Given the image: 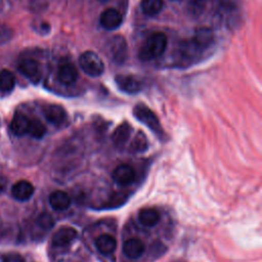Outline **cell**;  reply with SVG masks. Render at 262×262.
Returning a JSON list of instances; mask_svg holds the SVG:
<instances>
[{
  "mask_svg": "<svg viewBox=\"0 0 262 262\" xmlns=\"http://www.w3.org/2000/svg\"><path fill=\"white\" fill-rule=\"evenodd\" d=\"M37 224L39 227H41L44 230H49L54 225L53 218L48 213H42L37 218Z\"/></svg>",
  "mask_w": 262,
  "mask_h": 262,
  "instance_id": "cb8c5ba5",
  "label": "cell"
},
{
  "mask_svg": "<svg viewBox=\"0 0 262 262\" xmlns=\"http://www.w3.org/2000/svg\"><path fill=\"white\" fill-rule=\"evenodd\" d=\"M145 251L144 244L136 237L129 238L123 244V253L131 259L139 258Z\"/></svg>",
  "mask_w": 262,
  "mask_h": 262,
  "instance_id": "4fadbf2b",
  "label": "cell"
},
{
  "mask_svg": "<svg viewBox=\"0 0 262 262\" xmlns=\"http://www.w3.org/2000/svg\"><path fill=\"white\" fill-rule=\"evenodd\" d=\"M112 178L119 185L130 184L135 179V170L128 164H121L112 172Z\"/></svg>",
  "mask_w": 262,
  "mask_h": 262,
  "instance_id": "9c48e42d",
  "label": "cell"
},
{
  "mask_svg": "<svg viewBox=\"0 0 262 262\" xmlns=\"http://www.w3.org/2000/svg\"><path fill=\"white\" fill-rule=\"evenodd\" d=\"M29 124H30V119L26 115L21 113H17L13 116L11 120L10 129L14 135L23 136L24 134L28 133Z\"/></svg>",
  "mask_w": 262,
  "mask_h": 262,
  "instance_id": "2e32d148",
  "label": "cell"
},
{
  "mask_svg": "<svg viewBox=\"0 0 262 262\" xmlns=\"http://www.w3.org/2000/svg\"><path fill=\"white\" fill-rule=\"evenodd\" d=\"M189 41L199 52L206 50L213 44V41H214L213 31L206 27L198 28L194 32L193 37Z\"/></svg>",
  "mask_w": 262,
  "mask_h": 262,
  "instance_id": "52a82bcc",
  "label": "cell"
},
{
  "mask_svg": "<svg viewBox=\"0 0 262 262\" xmlns=\"http://www.w3.org/2000/svg\"><path fill=\"white\" fill-rule=\"evenodd\" d=\"M78 235L75 228L70 226L60 227L52 236V244L55 247H64L74 241Z\"/></svg>",
  "mask_w": 262,
  "mask_h": 262,
  "instance_id": "7c38bea8",
  "label": "cell"
},
{
  "mask_svg": "<svg viewBox=\"0 0 262 262\" xmlns=\"http://www.w3.org/2000/svg\"><path fill=\"white\" fill-rule=\"evenodd\" d=\"M10 31H8V29H6L5 27L4 28H1L0 29V43H3V42H6L9 37H10Z\"/></svg>",
  "mask_w": 262,
  "mask_h": 262,
  "instance_id": "484cf974",
  "label": "cell"
},
{
  "mask_svg": "<svg viewBox=\"0 0 262 262\" xmlns=\"http://www.w3.org/2000/svg\"><path fill=\"white\" fill-rule=\"evenodd\" d=\"M3 262H25V259L18 253H8L4 256Z\"/></svg>",
  "mask_w": 262,
  "mask_h": 262,
  "instance_id": "d4e9b609",
  "label": "cell"
},
{
  "mask_svg": "<svg viewBox=\"0 0 262 262\" xmlns=\"http://www.w3.org/2000/svg\"><path fill=\"white\" fill-rule=\"evenodd\" d=\"M122 21L123 16L121 12L115 8H107L103 10L99 16L100 26L107 31L117 30L122 25Z\"/></svg>",
  "mask_w": 262,
  "mask_h": 262,
  "instance_id": "ba28073f",
  "label": "cell"
},
{
  "mask_svg": "<svg viewBox=\"0 0 262 262\" xmlns=\"http://www.w3.org/2000/svg\"><path fill=\"white\" fill-rule=\"evenodd\" d=\"M95 247L103 255H110L112 254L117 246V242L115 237L111 234H101L99 235L95 242Z\"/></svg>",
  "mask_w": 262,
  "mask_h": 262,
  "instance_id": "e0dca14e",
  "label": "cell"
},
{
  "mask_svg": "<svg viewBox=\"0 0 262 262\" xmlns=\"http://www.w3.org/2000/svg\"><path fill=\"white\" fill-rule=\"evenodd\" d=\"M46 133V128L45 126L37 119H30V124H29V129H28V134H30L32 137L36 139L42 138Z\"/></svg>",
  "mask_w": 262,
  "mask_h": 262,
  "instance_id": "7402d4cb",
  "label": "cell"
},
{
  "mask_svg": "<svg viewBox=\"0 0 262 262\" xmlns=\"http://www.w3.org/2000/svg\"><path fill=\"white\" fill-rule=\"evenodd\" d=\"M49 204L55 211H63L71 205L70 195L62 190H55L49 195Z\"/></svg>",
  "mask_w": 262,
  "mask_h": 262,
  "instance_id": "9a60e30c",
  "label": "cell"
},
{
  "mask_svg": "<svg viewBox=\"0 0 262 262\" xmlns=\"http://www.w3.org/2000/svg\"><path fill=\"white\" fill-rule=\"evenodd\" d=\"M107 51L112 60L118 64L125 62L128 56V47L126 40L122 36H114L107 44Z\"/></svg>",
  "mask_w": 262,
  "mask_h": 262,
  "instance_id": "277c9868",
  "label": "cell"
},
{
  "mask_svg": "<svg viewBox=\"0 0 262 262\" xmlns=\"http://www.w3.org/2000/svg\"><path fill=\"white\" fill-rule=\"evenodd\" d=\"M116 85L118 88L128 94H135L142 90V81L133 75H118L115 78Z\"/></svg>",
  "mask_w": 262,
  "mask_h": 262,
  "instance_id": "8992f818",
  "label": "cell"
},
{
  "mask_svg": "<svg viewBox=\"0 0 262 262\" xmlns=\"http://www.w3.org/2000/svg\"><path fill=\"white\" fill-rule=\"evenodd\" d=\"M18 71L34 84H38L42 78L41 66L34 58L21 59L18 62Z\"/></svg>",
  "mask_w": 262,
  "mask_h": 262,
  "instance_id": "5b68a950",
  "label": "cell"
},
{
  "mask_svg": "<svg viewBox=\"0 0 262 262\" xmlns=\"http://www.w3.org/2000/svg\"><path fill=\"white\" fill-rule=\"evenodd\" d=\"M44 116L48 122L54 125H60L66 121L67 113L58 104H49L44 107Z\"/></svg>",
  "mask_w": 262,
  "mask_h": 262,
  "instance_id": "5bb4252c",
  "label": "cell"
},
{
  "mask_svg": "<svg viewBox=\"0 0 262 262\" xmlns=\"http://www.w3.org/2000/svg\"><path fill=\"white\" fill-rule=\"evenodd\" d=\"M174 1H177V0H174Z\"/></svg>",
  "mask_w": 262,
  "mask_h": 262,
  "instance_id": "f1b7e54d",
  "label": "cell"
},
{
  "mask_svg": "<svg viewBox=\"0 0 262 262\" xmlns=\"http://www.w3.org/2000/svg\"><path fill=\"white\" fill-rule=\"evenodd\" d=\"M80 69L87 75L93 78L99 77L104 72V63L97 53L91 50L84 51L79 57Z\"/></svg>",
  "mask_w": 262,
  "mask_h": 262,
  "instance_id": "7a4b0ae2",
  "label": "cell"
},
{
  "mask_svg": "<svg viewBox=\"0 0 262 262\" xmlns=\"http://www.w3.org/2000/svg\"><path fill=\"white\" fill-rule=\"evenodd\" d=\"M34 193V186L30 181L27 180H19L15 182L11 187V195L13 199L25 202L29 200Z\"/></svg>",
  "mask_w": 262,
  "mask_h": 262,
  "instance_id": "8fae6325",
  "label": "cell"
},
{
  "mask_svg": "<svg viewBox=\"0 0 262 262\" xmlns=\"http://www.w3.org/2000/svg\"><path fill=\"white\" fill-rule=\"evenodd\" d=\"M78 70L73 63L66 62L59 66L57 71V80L60 84L66 86L73 85L78 80Z\"/></svg>",
  "mask_w": 262,
  "mask_h": 262,
  "instance_id": "30bf717a",
  "label": "cell"
},
{
  "mask_svg": "<svg viewBox=\"0 0 262 262\" xmlns=\"http://www.w3.org/2000/svg\"><path fill=\"white\" fill-rule=\"evenodd\" d=\"M163 0H141L140 7L142 12L147 16H155L163 9Z\"/></svg>",
  "mask_w": 262,
  "mask_h": 262,
  "instance_id": "ffe728a7",
  "label": "cell"
},
{
  "mask_svg": "<svg viewBox=\"0 0 262 262\" xmlns=\"http://www.w3.org/2000/svg\"><path fill=\"white\" fill-rule=\"evenodd\" d=\"M15 78L8 70L0 71V91L9 92L14 88Z\"/></svg>",
  "mask_w": 262,
  "mask_h": 262,
  "instance_id": "44dd1931",
  "label": "cell"
},
{
  "mask_svg": "<svg viewBox=\"0 0 262 262\" xmlns=\"http://www.w3.org/2000/svg\"><path fill=\"white\" fill-rule=\"evenodd\" d=\"M146 147H147V140H146L145 135L142 132L137 133V135L135 136V138L132 141V144H131L130 148L133 151L141 152V151L145 150Z\"/></svg>",
  "mask_w": 262,
  "mask_h": 262,
  "instance_id": "603a6c76",
  "label": "cell"
},
{
  "mask_svg": "<svg viewBox=\"0 0 262 262\" xmlns=\"http://www.w3.org/2000/svg\"><path fill=\"white\" fill-rule=\"evenodd\" d=\"M168 44L167 36L162 32L150 34L143 42L138 51V58L148 61L160 57L166 50Z\"/></svg>",
  "mask_w": 262,
  "mask_h": 262,
  "instance_id": "6da1fadb",
  "label": "cell"
},
{
  "mask_svg": "<svg viewBox=\"0 0 262 262\" xmlns=\"http://www.w3.org/2000/svg\"><path fill=\"white\" fill-rule=\"evenodd\" d=\"M133 114L138 121H140L141 123L146 125L155 134H157L158 136L163 135L164 132L161 127L160 121L158 120L155 113L150 108H148L146 105H144L142 103L136 104L134 106Z\"/></svg>",
  "mask_w": 262,
  "mask_h": 262,
  "instance_id": "3957f363",
  "label": "cell"
},
{
  "mask_svg": "<svg viewBox=\"0 0 262 262\" xmlns=\"http://www.w3.org/2000/svg\"><path fill=\"white\" fill-rule=\"evenodd\" d=\"M161 219L159 211L154 208H144L138 213L139 222L147 227H152L159 223Z\"/></svg>",
  "mask_w": 262,
  "mask_h": 262,
  "instance_id": "ac0fdd59",
  "label": "cell"
},
{
  "mask_svg": "<svg viewBox=\"0 0 262 262\" xmlns=\"http://www.w3.org/2000/svg\"><path fill=\"white\" fill-rule=\"evenodd\" d=\"M6 186H7V178L3 174H0V193H2L6 189Z\"/></svg>",
  "mask_w": 262,
  "mask_h": 262,
  "instance_id": "4316f807",
  "label": "cell"
},
{
  "mask_svg": "<svg viewBox=\"0 0 262 262\" xmlns=\"http://www.w3.org/2000/svg\"><path fill=\"white\" fill-rule=\"evenodd\" d=\"M131 133V127L127 122L120 124L112 134V140L115 145L122 146L129 139Z\"/></svg>",
  "mask_w": 262,
  "mask_h": 262,
  "instance_id": "d6986e66",
  "label": "cell"
},
{
  "mask_svg": "<svg viewBox=\"0 0 262 262\" xmlns=\"http://www.w3.org/2000/svg\"><path fill=\"white\" fill-rule=\"evenodd\" d=\"M98 1H100V2H107V1H110V0H98Z\"/></svg>",
  "mask_w": 262,
  "mask_h": 262,
  "instance_id": "83f0119b",
  "label": "cell"
}]
</instances>
